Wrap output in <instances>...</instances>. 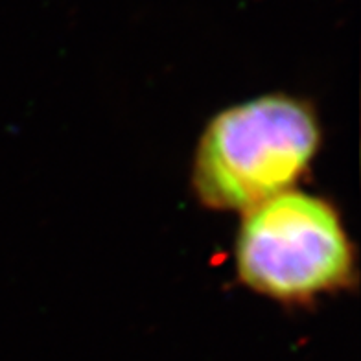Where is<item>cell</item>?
I'll return each instance as SVG.
<instances>
[{"label":"cell","mask_w":361,"mask_h":361,"mask_svg":"<svg viewBox=\"0 0 361 361\" xmlns=\"http://www.w3.org/2000/svg\"><path fill=\"white\" fill-rule=\"evenodd\" d=\"M321 140L308 105L269 94L219 113L201 135L194 188L218 210H247L291 190Z\"/></svg>","instance_id":"cell-1"},{"label":"cell","mask_w":361,"mask_h":361,"mask_svg":"<svg viewBox=\"0 0 361 361\" xmlns=\"http://www.w3.org/2000/svg\"><path fill=\"white\" fill-rule=\"evenodd\" d=\"M354 255L341 218L317 195L288 190L245 212L238 275L276 300H308L348 282Z\"/></svg>","instance_id":"cell-2"}]
</instances>
